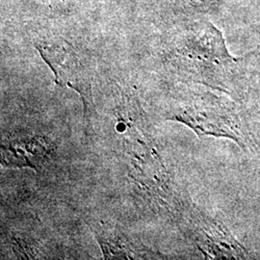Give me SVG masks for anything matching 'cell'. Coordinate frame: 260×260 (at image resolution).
Instances as JSON below:
<instances>
[{
	"mask_svg": "<svg viewBox=\"0 0 260 260\" xmlns=\"http://www.w3.org/2000/svg\"><path fill=\"white\" fill-rule=\"evenodd\" d=\"M36 48L54 74L55 82L75 90L82 100L87 118L94 114L93 70L89 59L69 43L41 44Z\"/></svg>",
	"mask_w": 260,
	"mask_h": 260,
	"instance_id": "cell-1",
	"label": "cell"
},
{
	"mask_svg": "<svg viewBox=\"0 0 260 260\" xmlns=\"http://www.w3.org/2000/svg\"><path fill=\"white\" fill-rule=\"evenodd\" d=\"M93 233L107 259H133L148 255L142 247L118 229L98 223L93 225Z\"/></svg>",
	"mask_w": 260,
	"mask_h": 260,
	"instance_id": "cell-2",
	"label": "cell"
},
{
	"mask_svg": "<svg viewBox=\"0 0 260 260\" xmlns=\"http://www.w3.org/2000/svg\"><path fill=\"white\" fill-rule=\"evenodd\" d=\"M45 154L43 146L35 140H11L2 146L3 165L37 168Z\"/></svg>",
	"mask_w": 260,
	"mask_h": 260,
	"instance_id": "cell-3",
	"label": "cell"
}]
</instances>
